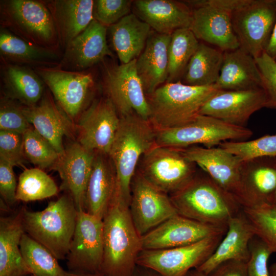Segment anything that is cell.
Masks as SVG:
<instances>
[{"mask_svg":"<svg viewBox=\"0 0 276 276\" xmlns=\"http://www.w3.org/2000/svg\"><path fill=\"white\" fill-rule=\"evenodd\" d=\"M255 59L267 99V107L276 109V61L266 52Z\"/></svg>","mask_w":276,"mask_h":276,"instance_id":"45","label":"cell"},{"mask_svg":"<svg viewBox=\"0 0 276 276\" xmlns=\"http://www.w3.org/2000/svg\"><path fill=\"white\" fill-rule=\"evenodd\" d=\"M133 2L130 0L94 1V19L108 28L130 14Z\"/></svg>","mask_w":276,"mask_h":276,"instance_id":"41","label":"cell"},{"mask_svg":"<svg viewBox=\"0 0 276 276\" xmlns=\"http://www.w3.org/2000/svg\"><path fill=\"white\" fill-rule=\"evenodd\" d=\"M270 276H276V263L271 265L269 268Z\"/></svg>","mask_w":276,"mask_h":276,"instance_id":"52","label":"cell"},{"mask_svg":"<svg viewBox=\"0 0 276 276\" xmlns=\"http://www.w3.org/2000/svg\"><path fill=\"white\" fill-rule=\"evenodd\" d=\"M25 157L42 170L52 169L60 155L53 146L31 127L23 134Z\"/></svg>","mask_w":276,"mask_h":276,"instance_id":"39","label":"cell"},{"mask_svg":"<svg viewBox=\"0 0 276 276\" xmlns=\"http://www.w3.org/2000/svg\"><path fill=\"white\" fill-rule=\"evenodd\" d=\"M129 209L141 237L178 214L169 195L153 186L137 171L131 182Z\"/></svg>","mask_w":276,"mask_h":276,"instance_id":"13","label":"cell"},{"mask_svg":"<svg viewBox=\"0 0 276 276\" xmlns=\"http://www.w3.org/2000/svg\"><path fill=\"white\" fill-rule=\"evenodd\" d=\"M23 113L21 106L14 100L4 97L1 100L0 130H6L24 134L32 126Z\"/></svg>","mask_w":276,"mask_h":276,"instance_id":"42","label":"cell"},{"mask_svg":"<svg viewBox=\"0 0 276 276\" xmlns=\"http://www.w3.org/2000/svg\"><path fill=\"white\" fill-rule=\"evenodd\" d=\"M265 52L276 61V24Z\"/></svg>","mask_w":276,"mask_h":276,"instance_id":"48","label":"cell"},{"mask_svg":"<svg viewBox=\"0 0 276 276\" xmlns=\"http://www.w3.org/2000/svg\"><path fill=\"white\" fill-rule=\"evenodd\" d=\"M134 14L155 32L171 34L176 30L190 28L192 9L186 2L172 0H136Z\"/></svg>","mask_w":276,"mask_h":276,"instance_id":"24","label":"cell"},{"mask_svg":"<svg viewBox=\"0 0 276 276\" xmlns=\"http://www.w3.org/2000/svg\"><path fill=\"white\" fill-rule=\"evenodd\" d=\"M223 52L204 43H199L182 76L183 83L195 86L215 84L223 62Z\"/></svg>","mask_w":276,"mask_h":276,"instance_id":"34","label":"cell"},{"mask_svg":"<svg viewBox=\"0 0 276 276\" xmlns=\"http://www.w3.org/2000/svg\"><path fill=\"white\" fill-rule=\"evenodd\" d=\"M103 256V219L86 211L78 212L75 229L66 258L68 271L100 272Z\"/></svg>","mask_w":276,"mask_h":276,"instance_id":"11","label":"cell"},{"mask_svg":"<svg viewBox=\"0 0 276 276\" xmlns=\"http://www.w3.org/2000/svg\"><path fill=\"white\" fill-rule=\"evenodd\" d=\"M169 196L178 214L214 225L227 227L229 220L243 208L205 173H196L186 185Z\"/></svg>","mask_w":276,"mask_h":276,"instance_id":"2","label":"cell"},{"mask_svg":"<svg viewBox=\"0 0 276 276\" xmlns=\"http://www.w3.org/2000/svg\"><path fill=\"white\" fill-rule=\"evenodd\" d=\"M249 129L199 114L181 126L156 130L157 145L185 148L198 144L211 148L226 141H244L252 136Z\"/></svg>","mask_w":276,"mask_h":276,"instance_id":"7","label":"cell"},{"mask_svg":"<svg viewBox=\"0 0 276 276\" xmlns=\"http://www.w3.org/2000/svg\"><path fill=\"white\" fill-rule=\"evenodd\" d=\"M117 187L115 168L108 155L95 152L85 195V211L103 219Z\"/></svg>","mask_w":276,"mask_h":276,"instance_id":"27","label":"cell"},{"mask_svg":"<svg viewBox=\"0 0 276 276\" xmlns=\"http://www.w3.org/2000/svg\"><path fill=\"white\" fill-rule=\"evenodd\" d=\"M13 166L0 159V194L4 202L9 206L16 201L17 184L13 171Z\"/></svg>","mask_w":276,"mask_h":276,"instance_id":"46","label":"cell"},{"mask_svg":"<svg viewBox=\"0 0 276 276\" xmlns=\"http://www.w3.org/2000/svg\"><path fill=\"white\" fill-rule=\"evenodd\" d=\"M136 60L108 67L104 78L105 87L107 97L120 117L135 113L148 120V104L137 73Z\"/></svg>","mask_w":276,"mask_h":276,"instance_id":"14","label":"cell"},{"mask_svg":"<svg viewBox=\"0 0 276 276\" xmlns=\"http://www.w3.org/2000/svg\"><path fill=\"white\" fill-rule=\"evenodd\" d=\"M267 106L266 95L262 88L244 90L220 89L205 102L199 114L245 127L254 113Z\"/></svg>","mask_w":276,"mask_h":276,"instance_id":"18","label":"cell"},{"mask_svg":"<svg viewBox=\"0 0 276 276\" xmlns=\"http://www.w3.org/2000/svg\"><path fill=\"white\" fill-rule=\"evenodd\" d=\"M272 203H274V204H276V190H275V193L274 194Z\"/></svg>","mask_w":276,"mask_h":276,"instance_id":"53","label":"cell"},{"mask_svg":"<svg viewBox=\"0 0 276 276\" xmlns=\"http://www.w3.org/2000/svg\"><path fill=\"white\" fill-rule=\"evenodd\" d=\"M21 107L30 125L53 146L60 155H62L65 149L63 138L74 135L71 119L47 94L37 104Z\"/></svg>","mask_w":276,"mask_h":276,"instance_id":"23","label":"cell"},{"mask_svg":"<svg viewBox=\"0 0 276 276\" xmlns=\"http://www.w3.org/2000/svg\"><path fill=\"white\" fill-rule=\"evenodd\" d=\"M2 80L8 98L25 106L37 104L43 97L44 83L28 66L3 63Z\"/></svg>","mask_w":276,"mask_h":276,"instance_id":"33","label":"cell"},{"mask_svg":"<svg viewBox=\"0 0 276 276\" xmlns=\"http://www.w3.org/2000/svg\"><path fill=\"white\" fill-rule=\"evenodd\" d=\"M120 122V117L107 97L96 100L81 114L78 142L89 150L108 155Z\"/></svg>","mask_w":276,"mask_h":276,"instance_id":"17","label":"cell"},{"mask_svg":"<svg viewBox=\"0 0 276 276\" xmlns=\"http://www.w3.org/2000/svg\"><path fill=\"white\" fill-rule=\"evenodd\" d=\"M186 3L192 9L190 29L198 40L213 45L222 52L240 47L233 28L231 10L221 6L217 0Z\"/></svg>","mask_w":276,"mask_h":276,"instance_id":"12","label":"cell"},{"mask_svg":"<svg viewBox=\"0 0 276 276\" xmlns=\"http://www.w3.org/2000/svg\"><path fill=\"white\" fill-rule=\"evenodd\" d=\"M219 147L242 161L265 157H276V134L248 141H226L221 143Z\"/></svg>","mask_w":276,"mask_h":276,"instance_id":"40","label":"cell"},{"mask_svg":"<svg viewBox=\"0 0 276 276\" xmlns=\"http://www.w3.org/2000/svg\"><path fill=\"white\" fill-rule=\"evenodd\" d=\"M34 71L71 119L75 118L82 112L95 85L91 73L66 70L58 66L36 67Z\"/></svg>","mask_w":276,"mask_h":276,"instance_id":"15","label":"cell"},{"mask_svg":"<svg viewBox=\"0 0 276 276\" xmlns=\"http://www.w3.org/2000/svg\"><path fill=\"white\" fill-rule=\"evenodd\" d=\"M185 276H206V275L194 268L190 270Z\"/></svg>","mask_w":276,"mask_h":276,"instance_id":"51","label":"cell"},{"mask_svg":"<svg viewBox=\"0 0 276 276\" xmlns=\"http://www.w3.org/2000/svg\"><path fill=\"white\" fill-rule=\"evenodd\" d=\"M0 159L13 166H22L26 159L24 151L22 134L0 130Z\"/></svg>","mask_w":276,"mask_h":276,"instance_id":"43","label":"cell"},{"mask_svg":"<svg viewBox=\"0 0 276 276\" xmlns=\"http://www.w3.org/2000/svg\"><path fill=\"white\" fill-rule=\"evenodd\" d=\"M231 19L240 48L257 58L265 52L276 24V0H242Z\"/></svg>","mask_w":276,"mask_h":276,"instance_id":"9","label":"cell"},{"mask_svg":"<svg viewBox=\"0 0 276 276\" xmlns=\"http://www.w3.org/2000/svg\"><path fill=\"white\" fill-rule=\"evenodd\" d=\"M28 276H31V275H28Z\"/></svg>","mask_w":276,"mask_h":276,"instance_id":"55","label":"cell"},{"mask_svg":"<svg viewBox=\"0 0 276 276\" xmlns=\"http://www.w3.org/2000/svg\"><path fill=\"white\" fill-rule=\"evenodd\" d=\"M199 43L190 28L178 29L171 34L167 83L177 82L182 77Z\"/></svg>","mask_w":276,"mask_h":276,"instance_id":"35","label":"cell"},{"mask_svg":"<svg viewBox=\"0 0 276 276\" xmlns=\"http://www.w3.org/2000/svg\"><path fill=\"white\" fill-rule=\"evenodd\" d=\"M25 233L58 260L66 258L77 222L78 211L71 195L51 201L40 211L21 210Z\"/></svg>","mask_w":276,"mask_h":276,"instance_id":"5","label":"cell"},{"mask_svg":"<svg viewBox=\"0 0 276 276\" xmlns=\"http://www.w3.org/2000/svg\"><path fill=\"white\" fill-rule=\"evenodd\" d=\"M224 235L207 238L183 246L142 250L136 264L151 269L160 276H185L209 258Z\"/></svg>","mask_w":276,"mask_h":276,"instance_id":"10","label":"cell"},{"mask_svg":"<svg viewBox=\"0 0 276 276\" xmlns=\"http://www.w3.org/2000/svg\"><path fill=\"white\" fill-rule=\"evenodd\" d=\"M150 29L134 13L108 27L111 44L121 64L138 58L145 47Z\"/></svg>","mask_w":276,"mask_h":276,"instance_id":"32","label":"cell"},{"mask_svg":"<svg viewBox=\"0 0 276 276\" xmlns=\"http://www.w3.org/2000/svg\"><path fill=\"white\" fill-rule=\"evenodd\" d=\"M20 247L23 259L34 276H67V271L44 246L26 233L21 237Z\"/></svg>","mask_w":276,"mask_h":276,"instance_id":"36","label":"cell"},{"mask_svg":"<svg viewBox=\"0 0 276 276\" xmlns=\"http://www.w3.org/2000/svg\"><path fill=\"white\" fill-rule=\"evenodd\" d=\"M136 171L149 183L171 195L186 185L196 174V165L182 148L155 144L141 157Z\"/></svg>","mask_w":276,"mask_h":276,"instance_id":"8","label":"cell"},{"mask_svg":"<svg viewBox=\"0 0 276 276\" xmlns=\"http://www.w3.org/2000/svg\"><path fill=\"white\" fill-rule=\"evenodd\" d=\"M220 89L216 84L195 86L180 81L160 85L146 96L148 120L156 131L187 124L199 114L205 102Z\"/></svg>","mask_w":276,"mask_h":276,"instance_id":"3","label":"cell"},{"mask_svg":"<svg viewBox=\"0 0 276 276\" xmlns=\"http://www.w3.org/2000/svg\"><path fill=\"white\" fill-rule=\"evenodd\" d=\"M156 130L150 122L135 113L120 117L119 126L108 153L117 175V191L129 205L131 185L143 155L154 146Z\"/></svg>","mask_w":276,"mask_h":276,"instance_id":"4","label":"cell"},{"mask_svg":"<svg viewBox=\"0 0 276 276\" xmlns=\"http://www.w3.org/2000/svg\"><path fill=\"white\" fill-rule=\"evenodd\" d=\"M103 256L100 272L107 276H133L142 250L129 205L117 190L103 218Z\"/></svg>","mask_w":276,"mask_h":276,"instance_id":"1","label":"cell"},{"mask_svg":"<svg viewBox=\"0 0 276 276\" xmlns=\"http://www.w3.org/2000/svg\"><path fill=\"white\" fill-rule=\"evenodd\" d=\"M95 154L78 142H73L65 147L52 168L58 172L62 180L61 189L71 195L78 212L85 211L86 191Z\"/></svg>","mask_w":276,"mask_h":276,"instance_id":"20","label":"cell"},{"mask_svg":"<svg viewBox=\"0 0 276 276\" xmlns=\"http://www.w3.org/2000/svg\"><path fill=\"white\" fill-rule=\"evenodd\" d=\"M227 227L201 223L176 214L141 237L142 250L183 246L224 235Z\"/></svg>","mask_w":276,"mask_h":276,"instance_id":"16","label":"cell"},{"mask_svg":"<svg viewBox=\"0 0 276 276\" xmlns=\"http://www.w3.org/2000/svg\"><path fill=\"white\" fill-rule=\"evenodd\" d=\"M53 18L60 47L64 49L94 20L93 0L44 1Z\"/></svg>","mask_w":276,"mask_h":276,"instance_id":"28","label":"cell"},{"mask_svg":"<svg viewBox=\"0 0 276 276\" xmlns=\"http://www.w3.org/2000/svg\"><path fill=\"white\" fill-rule=\"evenodd\" d=\"M206 276H248L247 262L226 261L215 267Z\"/></svg>","mask_w":276,"mask_h":276,"instance_id":"47","label":"cell"},{"mask_svg":"<svg viewBox=\"0 0 276 276\" xmlns=\"http://www.w3.org/2000/svg\"><path fill=\"white\" fill-rule=\"evenodd\" d=\"M133 276H160L154 271L137 265Z\"/></svg>","mask_w":276,"mask_h":276,"instance_id":"49","label":"cell"},{"mask_svg":"<svg viewBox=\"0 0 276 276\" xmlns=\"http://www.w3.org/2000/svg\"><path fill=\"white\" fill-rule=\"evenodd\" d=\"M31 276H34V275H31Z\"/></svg>","mask_w":276,"mask_h":276,"instance_id":"54","label":"cell"},{"mask_svg":"<svg viewBox=\"0 0 276 276\" xmlns=\"http://www.w3.org/2000/svg\"><path fill=\"white\" fill-rule=\"evenodd\" d=\"M0 53L3 63L35 68L58 66L61 62L57 51L29 42L2 27Z\"/></svg>","mask_w":276,"mask_h":276,"instance_id":"31","label":"cell"},{"mask_svg":"<svg viewBox=\"0 0 276 276\" xmlns=\"http://www.w3.org/2000/svg\"><path fill=\"white\" fill-rule=\"evenodd\" d=\"M255 236L253 227L242 209L229 220L224 238L213 254L196 269L207 275L226 261L248 262L250 257V242Z\"/></svg>","mask_w":276,"mask_h":276,"instance_id":"25","label":"cell"},{"mask_svg":"<svg viewBox=\"0 0 276 276\" xmlns=\"http://www.w3.org/2000/svg\"><path fill=\"white\" fill-rule=\"evenodd\" d=\"M170 39L171 34L151 32L144 50L136 59L137 73L146 96L167 81Z\"/></svg>","mask_w":276,"mask_h":276,"instance_id":"26","label":"cell"},{"mask_svg":"<svg viewBox=\"0 0 276 276\" xmlns=\"http://www.w3.org/2000/svg\"><path fill=\"white\" fill-rule=\"evenodd\" d=\"M21 211L0 218V276H28L31 272L20 250L25 233Z\"/></svg>","mask_w":276,"mask_h":276,"instance_id":"30","label":"cell"},{"mask_svg":"<svg viewBox=\"0 0 276 276\" xmlns=\"http://www.w3.org/2000/svg\"><path fill=\"white\" fill-rule=\"evenodd\" d=\"M216 84L220 89L226 90L262 88L255 58L240 47L223 52L222 64Z\"/></svg>","mask_w":276,"mask_h":276,"instance_id":"29","label":"cell"},{"mask_svg":"<svg viewBox=\"0 0 276 276\" xmlns=\"http://www.w3.org/2000/svg\"><path fill=\"white\" fill-rule=\"evenodd\" d=\"M0 14L2 28L36 45L58 51L56 27L44 1H2Z\"/></svg>","mask_w":276,"mask_h":276,"instance_id":"6","label":"cell"},{"mask_svg":"<svg viewBox=\"0 0 276 276\" xmlns=\"http://www.w3.org/2000/svg\"><path fill=\"white\" fill-rule=\"evenodd\" d=\"M182 149L191 162L238 201L242 160L219 146L208 148L195 145Z\"/></svg>","mask_w":276,"mask_h":276,"instance_id":"19","label":"cell"},{"mask_svg":"<svg viewBox=\"0 0 276 276\" xmlns=\"http://www.w3.org/2000/svg\"><path fill=\"white\" fill-rule=\"evenodd\" d=\"M242 209L256 236L267 245L272 253L276 252V204L266 203Z\"/></svg>","mask_w":276,"mask_h":276,"instance_id":"38","label":"cell"},{"mask_svg":"<svg viewBox=\"0 0 276 276\" xmlns=\"http://www.w3.org/2000/svg\"><path fill=\"white\" fill-rule=\"evenodd\" d=\"M250 257L247 262L248 276H270L268 260L272 254L267 245L255 236L249 244Z\"/></svg>","mask_w":276,"mask_h":276,"instance_id":"44","label":"cell"},{"mask_svg":"<svg viewBox=\"0 0 276 276\" xmlns=\"http://www.w3.org/2000/svg\"><path fill=\"white\" fill-rule=\"evenodd\" d=\"M67 276H107L101 272L82 273L67 271Z\"/></svg>","mask_w":276,"mask_h":276,"instance_id":"50","label":"cell"},{"mask_svg":"<svg viewBox=\"0 0 276 276\" xmlns=\"http://www.w3.org/2000/svg\"><path fill=\"white\" fill-rule=\"evenodd\" d=\"M58 192L55 182L43 170L27 168L19 176L16 199L24 202L39 200L55 196Z\"/></svg>","mask_w":276,"mask_h":276,"instance_id":"37","label":"cell"},{"mask_svg":"<svg viewBox=\"0 0 276 276\" xmlns=\"http://www.w3.org/2000/svg\"><path fill=\"white\" fill-rule=\"evenodd\" d=\"M276 190V157L243 161L238 201L242 208L272 203Z\"/></svg>","mask_w":276,"mask_h":276,"instance_id":"21","label":"cell"},{"mask_svg":"<svg viewBox=\"0 0 276 276\" xmlns=\"http://www.w3.org/2000/svg\"><path fill=\"white\" fill-rule=\"evenodd\" d=\"M107 29L94 19L65 47L60 67L80 72L101 62L106 56L113 57L107 41Z\"/></svg>","mask_w":276,"mask_h":276,"instance_id":"22","label":"cell"}]
</instances>
